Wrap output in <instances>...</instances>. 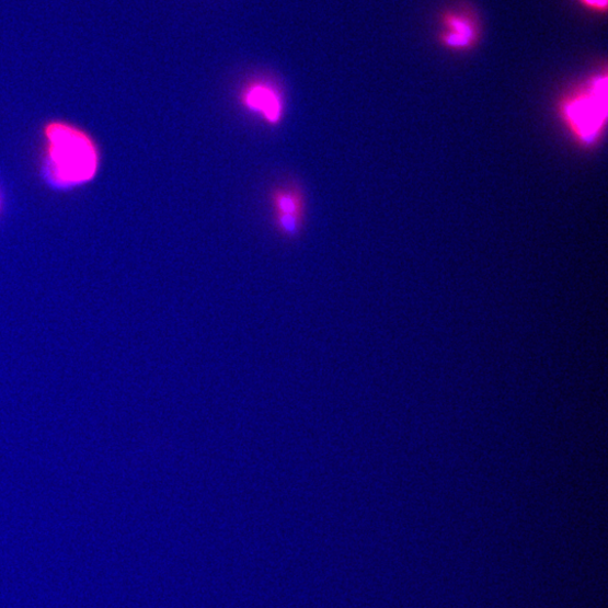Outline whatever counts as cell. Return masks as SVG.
Instances as JSON below:
<instances>
[{
	"mask_svg": "<svg viewBox=\"0 0 608 608\" xmlns=\"http://www.w3.org/2000/svg\"><path fill=\"white\" fill-rule=\"evenodd\" d=\"M45 175L59 188L85 185L100 169V152L91 136L67 122H50L44 130Z\"/></svg>",
	"mask_w": 608,
	"mask_h": 608,
	"instance_id": "6da1fadb",
	"label": "cell"
},
{
	"mask_svg": "<svg viewBox=\"0 0 608 608\" xmlns=\"http://www.w3.org/2000/svg\"><path fill=\"white\" fill-rule=\"evenodd\" d=\"M565 124L583 144L596 141L607 116V76H597L562 106Z\"/></svg>",
	"mask_w": 608,
	"mask_h": 608,
	"instance_id": "7a4b0ae2",
	"label": "cell"
},
{
	"mask_svg": "<svg viewBox=\"0 0 608 608\" xmlns=\"http://www.w3.org/2000/svg\"><path fill=\"white\" fill-rule=\"evenodd\" d=\"M238 103L242 111L263 122L268 128H277L286 119V96L269 79L259 78L249 81L240 90Z\"/></svg>",
	"mask_w": 608,
	"mask_h": 608,
	"instance_id": "3957f363",
	"label": "cell"
},
{
	"mask_svg": "<svg viewBox=\"0 0 608 608\" xmlns=\"http://www.w3.org/2000/svg\"><path fill=\"white\" fill-rule=\"evenodd\" d=\"M269 206L275 230L284 238L297 239L305 227L307 200L296 184H280L269 193Z\"/></svg>",
	"mask_w": 608,
	"mask_h": 608,
	"instance_id": "277c9868",
	"label": "cell"
},
{
	"mask_svg": "<svg viewBox=\"0 0 608 608\" xmlns=\"http://www.w3.org/2000/svg\"><path fill=\"white\" fill-rule=\"evenodd\" d=\"M446 34L444 41L446 46L457 49L468 48L475 38L473 23L466 16L456 14L446 16Z\"/></svg>",
	"mask_w": 608,
	"mask_h": 608,
	"instance_id": "5b68a950",
	"label": "cell"
},
{
	"mask_svg": "<svg viewBox=\"0 0 608 608\" xmlns=\"http://www.w3.org/2000/svg\"><path fill=\"white\" fill-rule=\"evenodd\" d=\"M581 2L592 9L605 11L607 8V0H581Z\"/></svg>",
	"mask_w": 608,
	"mask_h": 608,
	"instance_id": "8992f818",
	"label": "cell"
}]
</instances>
